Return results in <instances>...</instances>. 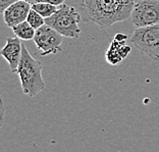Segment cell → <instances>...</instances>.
<instances>
[{"label":"cell","mask_w":159,"mask_h":152,"mask_svg":"<svg viewBox=\"0 0 159 152\" xmlns=\"http://www.w3.org/2000/svg\"><path fill=\"white\" fill-rule=\"evenodd\" d=\"M136 0H80V12L86 23H93L101 29L126 21L132 16Z\"/></svg>","instance_id":"1"},{"label":"cell","mask_w":159,"mask_h":152,"mask_svg":"<svg viewBox=\"0 0 159 152\" xmlns=\"http://www.w3.org/2000/svg\"><path fill=\"white\" fill-rule=\"evenodd\" d=\"M21 91L27 96L34 97L45 89V82L42 77V63L29 52L23 44L21 58L17 67Z\"/></svg>","instance_id":"2"},{"label":"cell","mask_w":159,"mask_h":152,"mask_svg":"<svg viewBox=\"0 0 159 152\" xmlns=\"http://www.w3.org/2000/svg\"><path fill=\"white\" fill-rule=\"evenodd\" d=\"M82 20V14L75 7L63 3L53 16L45 19V21L64 37L79 38L82 33L79 24Z\"/></svg>","instance_id":"3"},{"label":"cell","mask_w":159,"mask_h":152,"mask_svg":"<svg viewBox=\"0 0 159 152\" xmlns=\"http://www.w3.org/2000/svg\"><path fill=\"white\" fill-rule=\"evenodd\" d=\"M129 39L141 53L154 61H159V24L136 28Z\"/></svg>","instance_id":"4"},{"label":"cell","mask_w":159,"mask_h":152,"mask_svg":"<svg viewBox=\"0 0 159 152\" xmlns=\"http://www.w3.org/2000/svg\"><path fill=\"white\" fill-rule=\"evenodd\" d=\"M63 37L49 25H44L36 30L34 42L39 50V55L46 56L62 51Z\"/></svg>","instance_id":"5"},{"label":"cell","mask_w":159,"mask_h":152,"mask_svg":"<svg viewBox=\"0 0 159 152\" xmlns=\"http://www.w3.org/2000/svg\"><path fill=\"white\" fill-rule=\"evenodd\" d=\"M131 19L136 28L159 24V0H136Z\"/></svg>","instance_id":"6"},{"label":"cell","mask_w":159,"mask_h":152,"mask_svg":"<svg viewBox=\"0 0 159 152\" xmlns=\"http://www.w3.org/2000/svg\"><path fill=\"white\" fill-rule=\"evenodd\" d=\"M21 39L19 37L6 38L5 45L0 51V55L8 62L10 71L13 74H16L17 67H19L20 61L21 58V52H23V43Z\"/></svg>","instance_id":"7"},{"label":"cell","mask_w":159,"mask_h":152,"mask_svg":"<svg viewBox=\"0 0 159 152\" xmlns=\"http://www.w3.org/2000/svg\"><path fill=\"white\" fill-rule=\"evenodd\" d=\"M32 4L25 0H19L8 6L3 12V19L7 27L12 28L23 21H27Z\"/></svg>","instance_id":"8"},{"label":"cell","mask_w":159,"mask_h":152,"mask_svg":"<svg viewBox=\"0 0 159 152\" xmlns=\"http://www.w3.org/2000/svg\"><path fill=\"white\" fill-rule=\"evenodd\" d=\"M131 51L132 47L126 44V42H119L113 38L105 52V59L111 66H117L128 57Z\"/></svg>","instance_id":"9"},{"label":"cell","mask_w":159,"mask_h":152,"mask_svg":"<svg viewBox=\"0 0 159 152\" xmlns=\"http://www.w3.org/2000/svg\"><path fill=\"white\" fill-rule=\"evenodd\" d=\"M11 29L16 37H19L21 40H25V41L34 40L36 30L31 26L28 21H25L23 23L12 27Z\"/></svg>","instance_id":"10"},{"label":"cell","mask_w":159,"mask_h":152,"mask_svg":"<svg viewBox=\"0 0 159 152\" xmlns=\"http://www.w3.org/2000/svg\"><path fill=\"white\" fill-rule=\"evenodd\" d=\"M58 7L59 6L50 4V3H47V2H36L34 4H32V8L35 9L36 12H39L43 17H45V19L53 16V14L57 12Z\"/></svg>","instance_id":"11"},{"label":"cell","mask_w":159,"mask_h":152,"mask_svg":"<svg viewBox=\"0 0 159 152\" xmlns=\"http://www.w3.org/2000/svg\"><path fill=\"white\" fill-rule=\"evenodd\" d=\"M27 21L30 23V25L35 29V30H37V29H39L42 26H44V25L46 24L45 17H43L41 14H40L39 12H37L33 8H31L30 12H29Z\"/></svg>","instance_id":"12"},{"label":"cell","mask_w":159,"mask_h":152,"mask_svg":"<svg viewBox=\"0 0 159 152\" xmlns=\"http://www.w3.org/2000/svg\"><path fill=\"white\" fill-rule=\"evenodd\" d=\"M16 1H19V0H0V12H1V13H3V12L7 7L13 4Z\"/></svg>","instance_id":"13"},{"label":"cell","mask_w":159,"mask_h":152,"mask_svg":"<svg viewBox=\"0 0 159 152\" xmlns=\"http://www.w3.org/2000/svg\"><path fill=\"white\" fill-rule=\"evenodd\" d=\"M113 38L116 40V41H119V42H126L129 39V36L125 33H117Z\"/></svg>","instance_id":"14"},{"label":"cell","mask_w":159,"mask_h":152,"mask_svg":"<svg viewBox=\"0 0 159 152\" xmlns=\"http://www.w3.org/2000/svg\"><path fill=\"white\" fill-rule=\"evenodd\" d=\"M38 2H47V3H50V4L60 6V5H62L63 3H66V0H38Z\"/></svg>","instance_id":"15"},{"label":"cell","mask_w":159,"mask_h":152,"mask_svg":"<svg viewBox=\"0 0 159 152\" xmlns=\"http://www.w3.org/2000/svg\"><path fill=\"white\" fill-rule=\"evenodd\" d=\"M3 115H4V105H3V101H1V125L3 124Z\"/></svg>","instance_id":"16"},{"label":"cell","mask_w":159,"mask_h":152,"mask_svg":"<svg viewBox=\"0 0 159 152\" xmlns=\"http://www.w3.org/2000/svg\"><path fill=\"white\" fill-rule=\"evenodd\" d=\"M25 1L29 2V3H30V4H34V3L38 2V0H25Z\"/></svg>","instance_id":"17"}]
</instances>
